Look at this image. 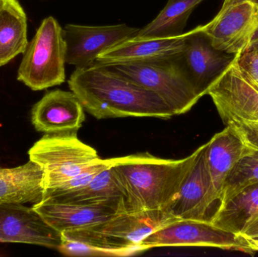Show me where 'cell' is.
I'll return each mask as SVG.
<instances>
[{
  "label": "cell",
  "instance_id": "cell-1",
  "mask_svg": "<svg viewBox=\"0 0 258 257\" xmlns=\"http://www.w3.org/2000/svg\"><path fill=\"white\" fill-rule=\"evenodd\" d=\"M68 84L84 110L97 119L130 116L168 119L174 116L160 97L97 61L76 68Z\"/></svg>",
  "mask_w": 258,
  "mask_h": 257
},
{
  "label": "cell",
  "instance_id": "cell-2",
  "mask_svg": "<svg viewBox=\"0 0 258 257\" xmlns=\"http://www.w3.org/2000/svg\"><path fill=\"white\" fill-rule=\"evenodd\" d=\"M196 156L197 150L178 160L158 158L148 152L111 158L125 211L168 213Z\"/></svg>",
  "mask_w": 258,
  "mask_h": 257
},
{
  "label": "cell",
  "instance_id": "cell-3",
  "mask_svg": "<svg viewBox=\"0 0 258 257\" xmlns=\"http://www.w3.org/2000/svg\"><path fill=\"white\" fill-rule=\"evenodd\" d=\"M163 211L122 213L106 221L62 232V238L81 241L110 253L128 256L142 253L141 244L149 235L175 220Z\"/></svg>",
  "mask_w": 258,
  "mask_h": 257
},
{
  "label": "cell",
  "instance_id": "cell-4",
  "mask_svg": "<svg viewBox=\"0 0 258 257\" xmlns=\"http://www.w3.org/2000/svg\"><path fill=\"white\" fill-rule=\"evenodd\" d=\"M180 54L163 60L103 64L160 97L175 116L187 113L200 99L185 73Z\"/></svg>",
  "mask_w": 258,
  "mask_h": 257
},
{
  "label": "cell",
  "instance_id": "cell-5",
  "mask_svg": "<svg viewBox=\"0 0 258 257\" xmlns=\"http://www.w3.org/2000/svg\"><path fill=\"white\" fill-rule=\"evenodd\" d=\"M28 155L43 172L45 191L57 188L102 160L93 147L77 137V132L45 134Z\"/></svg>",
  "mask_w": 258,
  "mask_h": 257
},
{
  "label": "cell",
  "instance_id": "cell-6",
  "mask_svg": "<svg viewBox=\"0 0 258 257\" xmlns=\"http://www.w3.org/2000/svg\"><path fill=\"white\" fill-rule=\"evenodd\" d=\"M66 42L57 20L42 21L24 52L18 80L33 91H42L64 82Z\"/></svg>",
  "mask_w": 258,
  "mask_h": 257
},
{
  "label": "cell",
  "instance_id": "cell-7",
  "mask_svg": "<svg viewBox=\"0 0 258 257\" xmlns=\"http://www.w3.org/2000/svg\"><path fill=\"white\" fill-rule=\"evenodd\" d=\"M161 247H211L254 253L241 235L217 227L211 222L175 219L152 232L141 242L143 250Z\"/></svg>",
  "mask_w": 258,
  "mask_h": 257
},
{
  "label": "cell",
  "instance_id": "cell-8",
  "mask_svg": "<svg viewBox=\"0 0 258 257\" xmlns=\"http://www.w3.org/2000/svg\"><path fill=\"white\" fill-rule=\"evenodd\" d=\"M257 21L258 0H224L203 30L215 48L237 55L248 48Z\"/></svg>",
  "mask_w": 258,
  "mask_h": 257
},
{
  "label": "cell",
  "instance_id": "cell-9",
  "mask_svg": "<svg viewBox=\"0 0 258 257\" xmlns=\"http://www.w3.org/2000/svg\"><path fill=\"white\" fill-rule=\"evenodd\" d=\"M236 55L217 49L203 26L189 31L180 54L185 73L196 94L201 98L229 69Z\"/></svg>",
  "mask_w": 258,
  "mask_h": 257
},
{
  "label": "cell",
  "instance_id": "cell-10",
  "mask_svg": "<svg viewBox=\"0 0 258 257\" xmlns=\"http://www.w3.org/2000/svg\"><path fill=\"white\" fill-rule=\"evenodd\" d=\"M206 144L197 149V156L185 177L168 214L177 219L210 222L219 199L206 161Z\"/></svg>",
  "mask_w": 258,
  "mask_h": 257
},
{
  "label": "cell",
  "instance_id": "cell-11",
  "mask_svg": "<svg viewBox=\"0 0 258 257\" xmlns=\"http://www.w3.org/2000/svg\"><path fill=\"white\" fill-rule=\"evenodd\" d=\"M140 29L126 24L84 26L68 24L63 29L66 42V63L77 68L93 64L109 48L135 37Z\"/></svg>",
  "mask_w": 258,
  "mask_h": 257
},
{
  "label": "cell",
  "instance_id": "cell-12",
  "mask_svg": "<svg viewBox=\"0 0 258 257\" xmlns=\"http://www.w3.org/2000/svg\"><path fill=\"white\" fill-rule=\"evenodd\" d=\"M236 59L208 92L225 125L258 122V87L242 75Z\"/></svg>",
  "mask_w": 258,
  "mask_h": 257
},
{
  "label": "cell",
  "instance_id": "cell-13",
  "mask_svg": "<svg viewBox=\"0 0 258 257\" xmlns=\"http://www.w3.org/2000/svg\"><path fill=\"white\" fill-rule=\"evenodd\" d=\"M0 242L22 243L57 250L62 235L33 207L0 204Z\"/></svg>",
  "mask_w": 258,
  "mask_h": 257
},
{
  "label": "cell",
  "instance_id": "cell-14",
  "mask_svg": "<svg viewBox=\"0 0 258 257\" xmlns=\"http://www.w3.org/2000/svg\"><path fill=\"white\" fill-rule=\"evenodd\" d=\"M32 207L49 226L60 233L93 226L126 212L123 200L77 204L66 203L45 198Z\"/></svg>",
  "mask_w": 258,
  "mask_h": 257
},
{
  "label": "cell",
  "instance_id": "cell-15",
  "mask_svg": "<svg viewBox=\"0 0 258 257\" xmlns=\"http://www.w3.org/2000/svg\"><path fill=\"white\" fill-rule=\"evenodd\" d=\"M32 123L45 134L77 132L86 119L84 108L72 92H48L32 110Z\"/></svg>",
  "mask_w": 258,
  "mask_h": 257
},
{
  "label": "cell",
  "instance_id": "cell-16",
  "mask_svg": "<svg viewBox=\"0 0 258 257\" xmlns=\"http://www.w3.org/2000/svg\"><path fill=\"white\" fill-rule=\"evenodd\" d=\"M189 31L175 37L128 39L101 53L96 61L101 63L150 61L171 58L180 54Z\"/></svg>",
  "mask_w": 258,
  "mask_h": 257
},
{
  "label": "cell",
  "instance_id": "cell-17",
  "mask_svg": "<svg viewBox=\"0 0 258 257\" xmlns=\"http://www.w3.org/2000/svg\"><path fill=\"white\" fill-rule=\"evenodd\" d=\"M44 173L30 160L18 167H0V204H35L43 199Z\"/></svg>",
  "mask_w": 258,
  "mask_h": 257
},
{
  "label": "cell",
  "instance_id": "cell-18",
  "mask_svg": "<svg viewBox=\"0 0 258 257\" xmlns=\"http://www.w3.org/2000/svg\"><path fill=\"white\" fill-rule=\"evenodd\" d=\"M248 146L231 125H226L222 131L215 134L208 142L206 161L219 204L226 178Z\"/></svg>",
  "mask_w": 258,
  "mask_h": 257
},
{
  "label": "cell",
  "instance_id": "cell-19",
  "mask_svg": "<svg viewBox=\"0 0 258 257\" xmlns=\"http://www.w3.org/2000/svg\"><path fill=\"white\" fill-rule=\"evenodd\" d=\"M257 216L258 183L240 189L221 202L210 222L239 235Z\"/></svg>",
  "mask_w": 258,
  "mask_h": 257
},
{
  "label": "cell",
  "instance_id": "cell-20",
  "mask_svg": "<svg viewBox=\"0 0 258 257\" xmlns=\"http://www.w3.org/2000/svg\"><path fill=\"white\" fill-rule=\"evenodd\" d=\"M27 16L18 0H0V66L25 51Z\"/></svg>",
  "mask_w": 258,
  "mask_h": 257
},
{
  "label": "cell",
  "instance_id": "cell-21",
  "mask_svg": "<svg viewBox=\"0 0 258 257\" xmlns=\"http://www.w3.org/2000/svg\"><path fill=\"white\" fill-rule=\"evenodd\" d=\"M123 197L112 164L100 172L86 186L62 193H45L43 196V199L77 204L102 203L123 200Z\"/></svg>",
  "mask_w": 258,
  "mask_h": 257
},
{
  "label": "cell",
  "instance_id": "cell-22",
  "mask_svg": "<svg viewBox=\"0 0 258 257\" xmlns=\"http://www.w3.org/2000/svg\"><path fill=\"white\" fill-rule=\"evenodd\" d=\"M204 0H168L158 16L133 39H151L175 37L183 34L192 11Z\"/></svg>",
  "mask_w": 258,
  "mask_h": 257
},
{
  "label": "cell",
  "instance_id": "cell-23",
  "mask_svg": "<svg viewBox=\"0 0 258 257\" xmlns=\"http://www.w3.org/2000/svg\"><path fill=\"white\" fill-rule=\"evenodd\" d=\"M257 183L258 148L249 146L226 178L220 198V204L240 189Z\"/></svg>",
  "mask_w": 258,
  "mask_h": 257
},
{
  "label": "cell",
  "instance_id": "cell-24",
  "mask_svg": "<svg viewBox=\"0 0 258 257\" xmlns=\"http://www.w3.org/2000/svg\"><path fill=\"white\" fill-rule=\"evenodd\" d=\"M236 63L241 73L250 82L258 87V52L248 48L236 55Z\"/></svg>",
  "mask_w": 258,
  "mask_h": 257
},
{
  "label": "cell",
  "instance_id": "cell-25",
  "mask_svg": "<svg viewBox=\"0 0 258 257\" xmlns=\"http://www.w3.org/2000/svg\"><path fill=\"white\" fill-rule=\"evenodd\" d=\"M227 125H233L247 144L258 148V122H232Z\"/></svg>",
  "mask_w": 258,
  "mask_h": 257
},
{
  "label": "cell",
  "instance_id": "cell-26",
  "mask_svg": "<svg viewBox=\"0 0 258 257\" xmlns=\"http://www.w3.org/2000/svg\"><path fill=\"white\" fill-rule=\"evenodd\" d=\"M239 235L248 243L253 251H258V216L247 226Z\"/></svg>",
  "mask_w": 258,
  "mask_h": 257
},
{
  "label": "cell",
  "instance_id": "cell-27",
  "mask_svg": "<svg viewBox=\"0 0 258 257\" xmlns=\"http://www.w3.org/2000/svg\"><path fill=\"white\" fill-rule=\"evenodd\" d=\"M248 48H253L258 52V21Z\"/></svg>",
  "mask_w": 258,
  "mask_h": 257
}]
</instances>
